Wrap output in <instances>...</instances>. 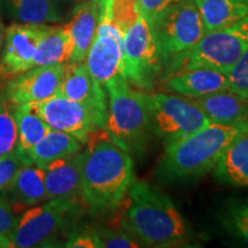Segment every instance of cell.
Listing matches in <instances>:
<instances>
[{"mask_svg": "<svg viewBox=\"0 0 248 248\" xmlns=\"http://www.w3.org/2000/svg\"><path fill=\"white\" fill-rule=\"evenodd\" d=\"M99 131L88 140L80 193L90 213L94 215L117 209L135 182L129 152L116 144L107 132L104 137L98 135Z\"/></svg>", "mask_w": 248, "mask_h": 248, "instance_id": "6da1fadb", "label": "cell"}, {"mask_svg": "<svg viewBox=\"0 0 248 248\" xmlns=\"http://www.w3.org/2000/svg\"><path fill=\"white\" fill-rule=\"evenodd\" d=\"M121 217L123 230L145 246L175 247L190 239V229L167 194L146 182L130 186Z\"/></svg>", "mask_w": 248, "mask_h": 248, "instance_id": "7a4b0ae2", "label": "cell"}, {"mask_svg": "<svg viewBox=\"0 0 248 248\" xmlns=\"http://www.w3.org/2000/svg\"><path fill=\"white\" fill-rule=\"evenodd\" d=\"M239 123L234 125L210 123L186 137L166 144L159 171L166 181H187L214 170L223 152L233 140Z\"/></svg>", "mask_w": 248, "mask_h": 248, "instance_id": "3957f363", "label": "cell"}, {"mask_svg": "<svg viewBox=\"0 0 248 248\" xmlns=\"http://www.w3.org/2000/svg\"><path fill=\"white\" fill-rule=\"evenodd\" d=\"M107 93V135L124 150L139 147L150 131L147 93L131 88L123 74L105 84Z\"/></svg>", "mask_w": 248, "mask_h": 248, "instance_id": "277c9868", "label": "cell"}, {"mask_svg": "<svg viewBox=\"0 0 248 248\" xmlns=\"http://www.w3.org/2000/svg\"><path fill=\"white\" fill-rule=\"evenodd\" d=\"M248 49V14L222 29L209 31L193 47L170 58L166 77L191 68H210L228 73Z\"/></svg>", "mask_w": 248, "mask_h": 248, "instance_id": "5b68a950", "label": "cell"}, {"mask_svg": "<svg viewBox=\"0 0 248 248\" xmlns=\"http://www.w3.org/2000/svg\"><path fill=\"white\" fill-rule=\"evenodd\" d=\"M147 105L150 128L166 144L184 138L212 123L195 99L177 93H147Z\"/></svg>", "mask_w": 248, "mask_h": 248, "instance_id": "8992f818", "label": "cell"}, {"mask_svg": "<svg viewBox=\"0 0 248 248\" xmlns=\"http://www.w3.org/2000/svg\"><path fill=\"white\" fill-rule=\"evenodd\" d=\"M123 48L122 74L130 84L151 90L155 76L163 68L153 29L141 14L121 31Z\"/></svg>", "mask_w": 248, "mask_h": 248, "instance_id": "52a82bcc", "label": "cell"}, {"mask_svg": "<svg viewBox=\"0 0 248 248\" xmlns=\"http://www.w3.org/2000/svg\"><path fill=\"white\" fill-rule=\"evenodd\" d=\"M163 68L170 58L193 47L202 38L206 29L194 0H181L152 26Z\"/></svg>", "mask_w": 248, "mask_h": 248, "instance_id": "ba28073f", "label": "cell"}, {"mask_svg": "<svg viewBox=\"0 0 248 248\" xmlns=\"http://www.w3.org/2000/svg\"><path fill=\"white\" fill-rule=\"evenodd\" d=\"M75 206L74 199H49L28 208L8 234L12 248L46 246L64 228Z\"/></svg>", "mask_w": 248, "mask_h": 248, "instance_id": "9c48e42d", "label": "cell"}, {"mask_svg": "<svg viewBox=\"0 0 248 248\" xmlns=\"http://www.w3.org/2000/svg\"><path fill=\"white\" fill-rule=\"evenodd\" d=\"M29 105L49 128L75 136L84 144L93 133L106 126L107 114L60 94Z\"/></svg>", "mask_w": 248, "mask_h": 248, "instance_id": "30bf717a", "label": "cell"}, {"mask_svg": "<svg viewBox=\"0 0 248 248\" xmlns=\"http://www.w3.org/2000/svg\"><path fill=\"white\" fill-rule=\"evenodd\" d=\"M111 2L113 0H99L100 17L84 61L89 73L102 86L123 70L122 36L110 21Z\"/></svg>", "mask_w": 248, "mask_h": 248, "instance_id": "8fae6325", "label": "cell"}, {"mask_svg": "<svg viewBox=\"0 0 248 248\" xmlns=\"http://www.w3.org/2000/svg\"><path fill=\"white\" fill-rule=\"evenodd\" d=\"M66 63L35 66L12 77L5 84L4 95L11 105L42 101L58 94Z\"/></svg>", "mask_w": 248, "mask_h": 248, "instance_id": "7c38bea8", "label": "cell"}, {"mask_svg": "<svg viewBox=\"0 0 248 248\" xmlns=\"http://www.w3.org/2000/svg\"><path fill=\"white\" fill-rule=\"evenodd\" d=\"M52 26L43 23H13L5 29L1 63L5 73L13 77L33 67V57Z\"/></svg>", "mask_w": 248, "mask_h": 248, "instance_id": "4fadbf2b", "label": "cell"}, {"mask_svg": "<svg viewBox=\"0 0 248 248\" xmlns=\"http://www.w3.org/2000/svg\"><path fill=\"white\" fill-rule=\"evenodd\" d=\"M85 151H79L52 161L44 168L47 200L74 199L82 193Z\"/></svg>", "mask_w": 248, "mask_h": 248, "instance_id": "5bb4252c", "label": "cell"}, {"mask_svg": "<svg viewBox=\"0 0 248 248\" xmlns=\"http://www.w3.org/2000/svg\"><path fill=\"white\" fill-rule=\"evenodd\" d=\"M58 94L107 114V93L105 86L93 78L84 61L78 63L67 62Z\"/></svg>", "mask_w": 248, "mask_h": 248, "instance_id": "9a60e30c", "label": "cell"}, {"mask_svg": "<svg viewBox=\"0 0 248 248\" xmlns=\"http://www.w3.org/2000/svg\"><path fill=\"white\" fill-rule=\"evenodd\" d=\"M163 90L192 99L229 90L225 73L210 68H191L164 77Z\"/></svg>", "mask_w": 248, "mask_h": 248, "instance_id": "2e32d148", "label": "cell"}, {"mask_svg": "<svg viewBox=\"0 0 248 248\" xmlns=\"http://www.w3.org/2000/svg\"><path fill=\"white\" fill-rule=\"evenodd\" d=\"M214 173L224 184L248 186V116L239 122V131L223 152Z\"/></svg>", "mask_w": 248, "mask_h": 248, "instance_id": "e0dca14e", "label": "cell"}, {"mask_svg": "<svg viewBox=\"0 0 248 248\" xmlns=\"http://www.w3.org/2000/svg\"><path fill=\"white\" fill-rule=\"evenodd\" d=\"M100 17L99 0L80 1L74 9L71 20L66 24L73 43V53L69 62L78 63L85 61L90 46L97 31Z\"/></svg>", "mask_w": 248, "mask_h": 248, "instance_id": "ac0fdd59", "label": "cell"}, {"mask_svg": "<svg viewBox=\"0 0 248 248\" xmlns=\"http://www.w3.org/2000/svg\"><path fill=\"white\" fill-rule=\"evenodd\" d=\"M5 191L14 208H28L44 202L47 200L44 168L33 163L24 164Z\"/></svg>", "mask_w": 248, "mask_h": 248, "instance_id": "d6986e66", "label": "cell"}, {"mask_svg": "<svg viewBox=\"0 0 248 248\" xmlns=\"http://www.w3.org/2000/svg\"><path fill=\"white\" fill-rule=\"evenodd\" d=\"M212 123L234 125L248 116V101L230 90L195 99Z\"/></svg>", "mask_w": 248, "mask_h": 248, "instance_id": "ffe728a7", "label": "cell"}, {"mask_svg": "<svg viewBox=\"0 0 248 248\" xmlns=\"http://www.w3.org/2000/svg\"><path fill=\"white\" fill-rule=\"evenodd\" d=\"M84 142L69 133L51 129L47 135L24 153L31 163L45 168L52 161L82 151Z\"/></svg>", "mask_w": 248, "mask_h": 248, "instance_id": "44dd1931", "label": "cell"}, {"mask_svg": "<svg viewBox=\"0 0 248 248\" xmlns=\"http://www.w3.org/2000/svg\"><path fill=\"white\" fill-rule=\"evenodd\" d=\"M0 8L17 23H54L61 21L53 0H0Z\"/></svg>", "mask_w": 248, "mask_h": 248, "instance_id": "7402d4cb", "label": "cell"}, {"mask_svg": "<svg viewBox=\"0 0 248 248\" xmlns=\"http://www.w3.org/2000/svg\"><path fill=\"white\" fill-rule=\"evenodd\" d=\"M206 32L218 30L248 14V0H194Z\"/></svg>", "mask_w": 248, "mask_h": 248, "instance_id": "603a6c76", "label": "cell"}, {"mask_svg": "<svg viewBox=\"0 0 248 248\" xmlns=\"http://www.w3.org/2000/svg\"><path fill=\"white\" fill-rule=\"evenodd\" d=\"M71 53L73 43L66 24L62 27H51L36 49L33 67L67 63L70 60Z\"/></svg>", "mask_w": 248, "mask_h": 248, "instance_id": "cb8c5ba5", "label": "cell"}, {"mask_svg": "<svg viewBox=\"0 0 248 248\" xmlns=\"http://www.w3.org/2000/svg\"><path fill=\"white\" fill-rule=\"evenodd\" d=\"M12 106H13V114L17 126L20 150L27 152L42 140L51 131V128L30 107L29 104L16 105V106L12 105Z\"/></svg>", "mask_w": 248, "mask_h": 248, "instance_id": "d4e9b609", "label": "cell"}, {"mask_svg": "<svg viewBox=\"0 0 248 248\" xmlns=\"http://www.w3.org/2000/svg\"><path fill=\"white\" fill-rule=\"evenodd\" d=\"M218 218L229 234L248 245V199L230 201Z\"/></svg>", "mask_w": 248, "mask_h": 248, "instance_id": "484cf974", "label": "cell"}, {"mask_svg": "<svg viewBox=\"0 0 248 248\" xmlns=\"http://www.w3.org/2000/svg\"><path fill=\"white\" fill-rule=\"evenodd\" d=\"M20 150L17 126L13 106L0 95V157L7 156Z\"/></svg>", "mask_w": 248, "mask_h": 248, "instance_id": "4316f807", "label": "cell"}, {"mask_svg": "<svg viewBox=\"0 0 248 248\" xmlns=\"http://www.w3.org/2000/svg\"><path fill=\"white\" fill-rule=\"evenodd\" d=\"M229 90L248 101V49L226 73Z\"/></svg>", "mask_w": 248, "mask_h": 248, "instance_id": "83f0119b", "label": "cell"}, {"mask_svg": "<svg viewBox=\"0 0 248 248\" xmlns=\"http://www.w3.org/2000/svg\"><path fill=\"white\" fill-rule=\"evenodd\" d=\"M31 163L23 151L17 150L7 156L0 157V192L5 191L24 164Z\"/></svg>", "mask_w": 248, "mask_h": 248, "instance_id": "f1b7e54d", "label": "cell"}, {"mask_svg": "<svg viewBox=\"0 0 248 248\" xmlns=\"http://www.w3.org/2000/svg\"><path fill=\"white\" fill-rule=\"evenodd\" d=\"M101 247L108 248H135L141 246V243L136 239L129 232L122 230H108V229H99L94 230Z\"/></svg>", "mask_w": 248, "mask_h": 248, "instance_id": "f546056e", "label": "cell"}, {"mask_svg": "<svg viewBox=\"0 0 248 248\" xmlns=\"http://www.w3.org/2000/svg\"><path fill=\"white\" fill-rule=\"evenodd\" d=\"M181 0H137L139 12L152 27L155 21Z\"/></svg>", "mask_w": 248, "mask_h": 248, "instance_id": "4dcf8cb0", "label": "cell"}, {"mask_svg": "<svg viewBox=\"0 0 248 248\" xmlns=\"http://www.w3.org/2000/svg\"><path fill=\"white\" fill-rule=\"evenodd\" d=\"M17 214L6 191L0 192V234L8 235L17 222Z\"/></svg>", "mask_w": 248, "mask_h": 248, "instance_id": "1f68e13d", "label": "cell"}, {"mask_svg": "<svg viewBox=\"0 0 248 248\" xmlns=\"http://www.w3.org/2000/svg\"><path fill=\"white\" fill-rule=\"evenodd\" d=\"M64 246L70 248H100L101 243L94 230H84L70 234Z\"/></svg>", "mask_w": 248, "mask_h": 248, "instance_id": "d6a6232c", "label": "cell"}, {"mask_svg": "<svg viewBox=\"0 0 248 248\" xmlns=\"http://www.w3.org/2000/svg\"><path fill=\"white\" fill-rule=\"evenodd\" d=\"M0 248H12L8 235L0 234Z\"/></svg>", "mask_w": 248, "mask_h": 248, "instance_id": "836d02e7", "label": "cell"}, {"mask_svg": "<svg viewBox=\"0 0 248 248\" xmlns=\"http://www.w3.org/2000/svg\"><path fill=\"white\" fill-rule=\"evenodd\" d=\"M4 36H5V28H4V24H2L1 18H0V54H1L2 43H4Z\"/></svg>", "mask_w": 248, "mask_h": 248, "instance_id": "e575fe53", "label": "cell"}, {"mask_svg": "<svg viewBox=\"0 0 248 248\" xmlns=\"http://www.w3.org/2000/svg\"><path fill=\"white\" fill-rule=\"evenodd\" d=\"M77 1H79V2H80V1H85V0H77Z\"/></svg>", "mask_w": 248, "mask_h": 248, "instance_id": "d590c367", "label": "cell"}]
</instances>
